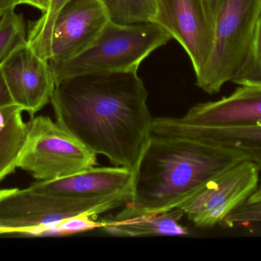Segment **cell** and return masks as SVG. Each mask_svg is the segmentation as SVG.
Segmentation results:
<instances>
[{"instance_id":"13","label":"cell","mask_w":261,"mask_h":261,"mask_svg":"<svg viewBox=\"0 0 261 261\" xmlns=\"http://www.w3.org/2000/svg\"><path fill=\"white\" fill-rule=\"evenodd\" d=\"M152 133L187 138L233 152L261 171V125L213 128L188 125L176 117H156L153 118Z\"/></svg>"},{"instance_id":"24","label":"cell","mask_w":261,"mask_h":261,"mask_svg":"<svg viewBox=\"0 0 261 261\" xmlns=\"http://www.w3.org/2000/svg\"><path fill=\"white\" fill-rule=\"evenodd\" d=\"M18 0H0V18L9 9H15L18 6Z\"/></svg>"},{"instance_id":"6","label":"cell","mask_w":261,"mask_h":261,"mask_svg":"<svg viewBox=\"0 0 261 261\" xmlns=\"http://www.w3.org/2000/svg\"><path fill=\"white\" fill-rule=\"evenodd\" d=\"M18 168L38 181L70 176L96 164V155L48 116H33Z\"/></svg>"},{"instance_id":"25","label":"cell","mask_w":261,"mask_h":261,"mask_svg":"<svg viewBox=\"0 0 261 261\" xmlns=\"http://www.w3.org/2000/svg\"><path fill=\"white\" fill-rule=\"evenodd\" d=\"M261 202V183L259 184L252 196L249 198V199L246 202L247 203H254V202Z\"/></svg>"},{"instance_id":"15","label":"cell","mask_w":261,"mask_h":261,"mask_svg":"<svg viewBox=\"0 0 261 261\" xmlns=\"http://www.w3.org/2000/svg\"><path fill=\"white\" fill-rule=\"evenodd\" d=\"M22 112L16 104L0 108V181L18 168L28 130Z\"/></svg>"},{"instance_id":"16","label":"cell","mask_w":261,"mask_h":261,"mask_svg":"<svg viewBox=\"0 0 261 261\" xmlns=\"http://www.w3.org/2000/svg\"><path fill=\"white\" fill-rule=\"evenodd\" d=\"M70 0H50L48 9L36 21H31L28 44L41 58L50 61L52 31L60 11Z\"/></svg>"},{"instance_id":"19","label":"cell","mask_w":261,"mask_h":261,"mask_svg":"<svg viewBox=\"0 0 261 261\" xmlns=\"http://www.w3.org/2000/svg\"><path fill=\"white\" fill-rule=\"evenodd\" d=\"M231 82L238 85L261 83V16L246 58Z\"/></svg>"},{"instance_id":"1","label":"cell","mask_w":261,"mask_h":261,"mask_svg":"<svg viewBox=\"0 0 261 261\" xmlns=\"http://www.w3.org/2000/svg\"><path fill=\"white\" fill-rule=\"evenodd\" d=\"M148 93L138 72H95L57 83V123L92 153L135 172L152 134Z\"/></svg>"},{"instance_id":"8","label":"cell","mask_w":261,"mask_h":261,"mask_svg":"<svg viewBox=\"0 0 261 261\" xmlns=\"http://www.w3.org/2000/svg\"><path fill=\"white\" fill-rule=\"evenodd\" d=\"M150 22L164 29L188 55L196 75L208 61L214 40V18L207 0H156Z\"/></svg>"},{"instance_id":"2","label":"cell","mask_w":261,"mask_h":261,"mask_svg":"<svg viewBox=\"0 0 261 261\" xmlns=\"http://www.w3.org/2000/svg\"><path fill=\"white\" fill-rule=\"evenodd\" d=\"M244 160L193 139L152 133L135 170L129 200L113 220L180 208L208 181Z\"/></svg>"},{"instance_id":"21","label":"cell","mask_w":261,"mask_h":261,"mask_svg":"<svg viewBox=\"0 0 261 261\" xmlns=\"http://www.w3.org/2000/svg\"><path fill=\"white\" fill-rule=\"evenodd\" d=\"M252 222H261V202H245L226 217L222 225L231 228L234 225Z\"/></svg>"},{"instance_id":"18","label":"cell","mask_w":261,"mask_h":261,"mask_svg":"<svg viewBox=\"0 0 261 261\" xmlns=\"http://www.w3.org/2000/svg\"><path fill=\"white\" fill-rule=\"evenodd\" d=\"M28 43V31L22 13L9 9L0 18V65L16 48Z\"/></svg>"},{"instance_id":"20","label":"cell","mask_w":261,"mask_h":261,"mask_svg":"<svg viewBox=\"0 0 261 261\" xmlns=\"http://www.w3.org/2000/svg\"><path fill=\"white\" fill-rule=\"evenodd\" d=\"M88 216H76L65 219L58 225L47 228L41 235H71L102 228L104 222H96Z\"/></svg>"},{"instance_id":"14","label":"cell","mask_w":261,"mask_h":261,"mask_svg":"<svg viewBox=\"0 0 261 261\" xmlns=\"http://www.w3.org/2000/svg\"><path fill=\"white\" fill-rule=\"evenodd\" d=\"M184 215L180 208L160 214L141 216L121 221H104L106 232L122 237L143 236H185L187 228L179 224Z\"/></svg>"},{"instance_id":"23","label":"cell","mask_w":261,"mask_h":261,"mask_svg":"<svg viewBox=\"0 0 261 261\" xmlns=\"http://www.w3.org/2000/svg\"><path fill=\"white\" fill-rule=\"evenodd\" d=\"M18 5L25 4L39 9L44 13L48 9L50 0H18Z\"/></svg>"},{"instance_id":"7","label":"cell","mask_w":261,"mask_h":261,"mask_svg":"<svg viewBox=\"0 0 261 261\" xmlns=\"http://www.w3.org/2000/svg\"><path fill=\"white\" fill-rule=\"evenodd\" d=\"M259 173L255 164L242 161L208 181L180 208L198 228L222 225L252 196L259 185Z\"/></svg>"},{"instance_id":"5","label":"cell","mask_w":261,"mask_h":261,"mask_svg":"<svg viewBox=\"0 0 261 261\" xmlns=\"http://www.w3.org/2000/svg\"><path fill=\"white\" fill-rule=\"evenodd\" d=\"M261 16V0H219L214 40L196 84L210 94L220 92L242 67Z\"/></svg>"},{"instance_id":"3","label":"cell","mask_w":261,"mask_h":261,"mask_svg":"<svg viewBox=\"0 0 261 261\" xmlns=\"http://www.w3.org/2000/svg\"><path fill=\"white\" fill-rule=\"evenodd\" d=\"M171 38L154 23L123 25L110 20L87 50L67 61L50 64L56 84L84 74L138 72L145 58Z\"/></svg>"},{"instance_id":"10","label":"cell","mask_w":261,"mask_h":261,"mask_svg":"<svg viewBox=\"0 0 261 261\" xmlns=\"http://www.w3.org/2000/svg\"><path fill=\"white\" fill-rule=\"evenodd\" d=\"M110 21L108 11L100 0H70L55 19L49 61L61 62L82 53Z\"/></svg>"},{"instance_id":"17","label":"cell","mask_w":261,"mask_h":261,"mask_svg":"<svg viewBox=\"0 0 261 261\" xmlns=\"http://www.w3.org/2000/svg\"><path fill=\"white\" fill-rule=\"evenodd\" d=\"M110 20L119 24L150 22L156 12V0H100Z\"/></svg>"},{"instance_id":"9","label":"cell","mask_w":261,"mask_h":261,"mask_svg":"<svg viewBox=\"0 0 261 261\" xmlns=\"http://www.w3.org/2000/svg\"><path fill=\"white\" fill-rule=\"evenodd\" d=\"M0 69L14 104L32 117L50 102L56 86L53 69L28 43L16 48Z\"/></svg>"},{"instance_id":"11","label":"cell","mask_w":261,"mask_h":261,"mask_svg":"<svg viewBox=\"0 0 261 261\" xmlns=\"http://www.w3.org/2000/svg\"><path fill=\"white\" fill-rule=\"evenodd\" d=\"M135 172L122 167H90L70 176L38 181L31 188L42 193L77 199L126 196L129 200Z\"/></svg>"},{"instance_id":"26","label":"cell","mask_w":261,"mask_h":261,"mask_svg":"<svg viewBox=\"0 0 261 261\" xmlns=\"http://www.w3.org/2000/svg\"><path fill=\"white\" fill-rule=\"evenodd\" d=\"M219 0H207L208 3V8H210V12H211L213 18L216 16V10H217L218 4H219Z\"/></svg>"},{"instance_id":"4","label":"cell","mask_w":261,"mask_h":261,"mask_svg":"<svg viewBox=\"0 0 261 261\" xmlns=\"http://www.w3.org/2000/svg\"><path fill=\"white\" fill-rule=\"evenodd\" d=\"M126 196L77 199L31 188L0 189V234L22 233L41 236L47 228L76 216L96 217L125 205Z\"/></svg>"},{"instance_id":"22","label":"cell","mask_w":261,"mask_h":261,"mask_svg":"<svg viewBox=\"0 0 261 261\" xmlns=\"http://www.w3.org/2000/svg\"><path fill=\"white\" fill-rule=\"evenodd\" d=\"M14 104L0 69V108Z\"/></svg>"},{"instance_id":"12","label":"cell","mask_w":261,"mask_h":261,"mask_svg":"<svg viewBox=\"0 0 261 261\" xmlns=\"http://www.w3.org/2000/svg\"><path fill=\"white\" fill-rule=\"evenodd\" d=\"M178 121L197 127L226 128L261 125V83L239 85L218 101L193 106Z\"/></svg>"}]
</instances>
